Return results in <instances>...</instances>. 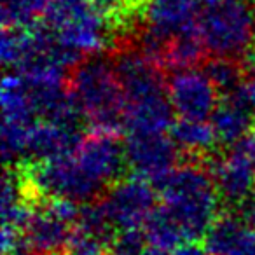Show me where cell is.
I'll return each instance as SVG.
<instances>
[{
	"label": "cell",
	"instance_id": "8fae6325",
	"mask_svg": "<svg viewBox=\"0 0 255 255\" xmlns=\"http://www.w3.org/2000/svg\"><path fill=\"white\" fill-rule=\"evenodd\" d=\"M203 166L212 175L219 196L229 205H241L254 194L255 164L240 147L234 145L227 156L219 159L210 157V163Z\"/></svg>",
	"mask_w": 255,
	"mask_h": 255
},
{
	"label": "cell",
	"instance_id": "ba28073f",
	"mask_svg": "<svg viewBox=\"0 0 255 255\" xmlns=\"http://www.w3.org/2000/svg\"><path fill=\"white\" fill-rule=\"evenodd\" d=\"M219 89L206 77L205 72H175L168 81V96L175 116L180 119L205 121L213 116L219 107Z\"/></svg>",
	"mask_w": 255,
	"mask_h": 255
},
{
	"label": "cell",
	"instance_id": "d6a6232c",
	"mask_svg": "<svg viewBox=\"0 0 255 255\" xmlns=\"http://www.w3.org/2000/svg\"><path fill=\"white\" fill-rule=\"evenodd\" d=\"M142 255H168V250L159 248V247H154V245H149V247L142 252Z\"/></svg>",
	"mask_w": 255,
	"mask_h": 255
},
{
	"label": "cell",
	"instance_id": "ac0fdd59",
	"mask_svg": "<svg viewBox=\"0 0 255 255\" xmlns=\"http://www.w3.org/2000/svg\"><path fill=\"white\" fill-rule=\"evenodd\" d=\"M171 138L178 145V149L185 150L191 156H198L199 159L210 156V150L213 149L219 140L213 131L210 123L205 121H191L180 119L171 126Z\"/></svg>",
	"mask_w": 255,
	"mask_h": 255
},
{
	"label": "cell",
	"instance_id": "f1b7e54d",
	"mask_svg": "<svg viewBox=\"0 0 255 255\" xmlns=\"http://www.w3.org/2000/svg\"><path fill=\"white\" fill-rule=\"evenodd\" d=\"M173 255H212L205 245L198 241H184L173 250Z\"/></svg>",
	"mask_w": 255,
	"mask_h": 255
},
{
	"label": "cell",
	"instance_id": "8d00e7d4",
	"mask_svg": "<svg viewBox=\"0 0 255 255\" xmlns=\"http://www.w3.org/2000/svg\"><path fill=\"white\" fill-rule=\"evenodd\" d=\"M18 255H40V254H35V252H32V250H25V252H21V254H18Z\"/></svg>",
	"mask_w": 255,
	"mask_h": 255
},
{
	"label": "cell",
	"instance_id": "7402d4cb",
	"mask_svg": "<svg viewBox=\"0 0 255 255\" xmlns=\"http://www.w3.org/2000/svg\"><path fill=\"white\" fill-rule=\"evenodd\" d=\"M35 124L2 123V157L7 166H14L16 161L28 157V145Z\"/></svg>",
	"mask_w": 255,
	"mask_h": 255
},
{
	"label": "cell",
	"instance_id": "74e56055",
	"mask_svg": "<svg viewBox=\"0 0 255 255\" xmlns=\"http://www.w3.org/2000/svg\"><path fill=\"white\" fill-rule=\"evenodd\" d=\"M129 2H131V4H145L147 0H129Z\"/></svg>",
	"mask_w": 255,
	"mask_h": 255
},
{
	"label": "cell",
	"instance_id": "52a82bcc",
	"mask_svg": "<svg viewBox=\"0 0 255 255\" xmlns=\"http://www.w3.org/2000/svg\"><path fill=\"white\" fill-rule=\"evenodd\" d=\"M112 63L123 88L126 105L168 95V82H164L163 68L136 47L119 49Z\"/></svg>",
	"mask_w": 255,
	"mask_h": 255
},
{
	"label": "cell",
	"instance_id": "4fadbf2b",
	"mask_svg": "<svg viewBox=\"0 0 255 255\" xmlns=\"http://www.w3.org/2000/svg\"><path fill=\"white\" fill-rule=\"evenodd\" d=\"M252 109L254 105H252L245 84L227 93L224 103H220L213 116L210 117V124L215 131L219 143L236 145L254 129Z\"/></svg>",
	"mask_w": 255,
	"mask_h": 255
},
{
	"label": "cell",
	"instance_id": "44dd1931",
	"mask_svg": "<svg viewBox=\"0 0 255 255\" xmlns=\"http://www.w3.org/2000/svg\"><path fill=\"white\" fill-rule=\"evenodd\" d=\"M47 0H2L0 19L4 28H30L44 14Z\"/></svg>",
	"mask_w": 255,
	"mask_h": 255
},
{
	"label": "cell",
	"instance_id": "7c38bea8",
	"mask_svg": "<svg viewBox=\"0 0 255 255\" xmlns=\"http://www.w3.org/2000/svg\"><path fill=\"white\" fill-rule=\"evenodd\" d=\"M54 32L65 47L82 54L84 58L86 54H100L109 44V16L98 4H95Z\"/></svg>",
	"mask_w": 255,
	"mask_h": 255
},
{
	"label": "cell",
	"instance_id": "9c48e42d",
	"mask_svg": "<svg viewBox=\"0 0 255 255\" xmlns=\"http://www.w3.org/2000/svg\"><path fill=\"white\" fill-rule=\"evenodd\" d=\"M201 0H147L142 4L143 28L170 42L171 39L199 32Z\"/></svg>",
	"mask_w": 255,
	"mask_h": 255
},
{
	"label": "cell",
	"instance_id": "277c9868",
	"mask_svg": "<svg viewBox=\"0 0 255 255\" xmlns=\"http://www.w3.org/2000/svg\"><path fill=\"white\" fill-rule=\"evenodd\" d=\"M33 191L46 198H65L75 203H91L103 185L93 180L72 156L35 163L26 170Z\"/></svg>",
	"mask_w": 255,
	"mask_h": 255
},
{
	"label": "cell",
	"instance_id": "4dcf8cb0",
	"mask_svg": "<svg viewBox=\"0 0 255 255\" xmlns=\"http://www.w3.org/2000/svg\"><path fill=\"white\" fill-rule=\"evenodd\" d=\"M236 147H240V149L245 152V156L255 164V126L240 143H236Z\"/></svg>",
	"mask_w": 255,
	"mask_h": 255
},
{
	"label": "cell",
	"instance_id": "d4e9b609",
	"mask_svg": "<svg viewBox=\"0 0 255 255\" xmlns=\"http://www.w3.org/2000/svg\"><path fill=\"white\" fill-rule=\"evenodd\" d=\"M30 51L28 28H4L0 40V56L5 68H18Z\"/></svg>",
	"mask_w": 255,
	"mask_h": 255
},
{
	"label": "cell",
	"instance_id": "cb8c5ba5",
	"mask_svg": "<svg viewBox=\"0 0 255 255\" xmlns=\"http://www.w3.org/2000/svg\"><path fill=\"white\" fill-rule=\"evenodd\" d=\"M95 4L96 0H47L44 23L53 30H60Z\"/></svg>",
	"mask_w": 255,
	"mask_h": 255
},
{
	"label": "cell",
	"instance_id": "3957f363",
	"mask_svg": "<svg viewBox=\"0 0 255 255\" xmlns=\"http://www.w3.org/2000/svg\"><path fill=\"white\" fill-rule=\"evenodd\" d=\"M199 37L213 56L240 58L255 40V12L245 0H224L210 5L199 19Z\"/></svg>",
	"mask_w": 255,
	"mask_h": 255
},
{
	"label": "cell",
	"instance_id": "6da1fadb",
	"mask_svg": "<svg viewBox=\"0 0 255 255\" xmlns=\"http://www.w3.org/2000/svg\"><path fill=\"white\" fill-rule=\"evenodd\" d=\"M68 89L93 135L119 136L126 128V98L114 63L100 54L84 58L72 70Z\"/></svg>",
	"mask_w": 255,
	"mask_h": 255
},
{
	"label": "cell",
	"instance_id": "8992f818",
	"mask_svg": "<svg viewBox=\"0 0 255 255\" xmlns=\"http://www.w3.org/2000/svg\"><path fill=\"white\" fill-rule=\"evenodd\" d=\"M114 229H140L154 212L156 192L140 177L119 180L100 199Z\"/></svg>",
	"mask_w": 255,
	"mask_h": 255
},
{
	"label": "cell",
	"instance_id": "30bf717a",
	"mask_svg": "<svg viewBox=\"0 0 255 255\" xmlns=\"http://www.w3.org/2000/svg\"><path fill=\"white\" fill-rule=\"evenodd\" d=\"M74 157L82 170L103 187L116 182L128 164L126 149L121 145L119 136L93 135V133L84 136L81 145L74 152Z\"/></svg>",
	"mask_w": 255,
	"mask_h": 255
},
{
	"label": "cell",
	"instance_id": "1f68e13d",
	"mask_svg": "<svg viewBox=\"0 0 255 255\" xmlns=\"http://www.w3.org/2000/svg\"><path fill=\"white\" fill-rule=\"evenodd\" d=\"M241 219L255 229V194H252L245 203H241Z\"/></svg>",
	"mask_w": 255,
	"mask_h": 255
},
{
	"label": "cell",
	"instance_id": "83f0119b",
	"mask_svg": "<svg viewBox=\"0 0 255 255\" xmlns=\"http://www.w3.org/2000/svg\"><path fill=\"white\" fill-rule=\"evenodd\" d=\"M44 208L54 215L56 219L70 224H75L79 219V213H81V206L77 205L72 199H65V198H47V203L44 205Z\"/></svg>",
	"mask_w": 255,
	"mask_h": 255
},
{
	"label": "cell",
	"instance_id": "7a4b0ae2",
	"mask_svg": "<svg viewBox=\"0 0 255 255\" xmlns=\"http://www.w3.org/2000/svg\"><path fill=\"white\" fill-rule=\"evenodd\" d=\"M163 208L177 222L184 241L205 238L219 212V192L210 171L201 163L175 168L159 185Z\"/></svg>",
	"mask_w": 255,
	"mask_h": 255
},
{
	"label": "cell",
	"instance_id": "e575fe53",
	"mask_svg": "<svg viewBox=\"0 0 255 255\" xmlns=\"http://www.w3.org/2000/svg\"><path fill=\"white\" fill-rule=\"evenodd\" d=\"M248 61H250V68H252V72H254V75H255V47L250 51V53H248Z\"/></svg>",
	"mask_w": 255,
	"mask_h": 255
},
{
	"label": "cell",
	"instance_id": "4316f807",
	"mask_svg": "<svg viewBox=\"0 0 255 255\" xmlns=\"http://www.w3.org/2000/svg\"><path fill=\"white\" fill-rule=\"evenodd\" d=\"M67 250L70 255H107L109 243L95 234L74 229Z\"/></svg>",
	"mask_w": 255,
	"mask_h": 255
},
{
	"label": "cell",
	"instance_id": "d590c367",
	"mask_svg": "<svg viewBox=\"0 0 255 255\" xmlns=\"http://www.w3.org/2000/svg\"><path fill=\"white\" fill-rule=\"evenodd\" d=\"M201 2H205L206 5H217V4H220V2H224V0H201Z\"/></svg>",
	"mask_w": 255,
	"mask_h": 255
},
{
	"label": "cell",
	"instance_id": "ab89813d",
	"mask_svg": "<svg viewBox=\"0 0 255 255\" xmlns=\"http://www.w3.org/2000/svg\"><path fill=\"white\" fill-rule=\"evenodd\" d=\"M68 255H70V254H68Z\"/></svg>",
	"mask_w": 255,
	"mask_h": 255
},
{
	"label": "cell",
	"instance_id": "603a6c76",
	"mask_svg": "<svg viewBox=\"0 0 255 255\" xmlns=\"http://www.w3.org/2000/svg\"><path fill=\"white\" fill-rule=\"evenodd\" d=\"M203 72L213 82V86L226 95L241 86L243 79V67L238 63L236 58L213 56L203 65Z\"/></svg>",
	"mask_w": 255,
	"mask_h": 255
},
{
	"label": "cell",
	"instance_id": "5bb4252c",
	"mask_svg": "<svg viewBox=\"0 0 255 255\" xmlns=\"http://www.w3.org/2000/svg\"><path fill=\"white\" fill-rule=\"evenodd\" d=\"M84 140L81 128L63 126V124L42 121L35 123L28 145V157L35 163L67 157L77 150Z\"/></svg>",
	"mask_w": 255,
	"mask_h": 255
},
{
	"label": "cell",
	"instance_id": "ffe728a7",
	"mask_svg": "<svg viewBox=\"0 0 255 255\" xmlns=\"http://www.w3.org/2000/svg\"><path fill=\"white\" fill-rule=\"evenodd\" d=\"M145 234L149 245L164 248V250H175L184 241L177 222L170 217V213L159 206L156 208L145 222Z\"/></svg>",
	"mask_w": 255,
	"mask_h": 255
},
{
	"label": "cell",
	"instance_id": "2e32d148",
	"mask_svg": "<svg viewBox=\"0 0 255 255\" xmlns=\"http://www.w3.org/2000/svg\"><path fill=\"white\" fill-rule=\"evenodd\" d=\"M25 238L30 250L40 255H58L67 250L72 231L63 220L51 215L46 208L37 210L25 227Z\"/></svg>",
	"mask_w": 255,
	"mask_h": 255
},
{
	"label": "cell",
	"instance_id": "f35d334b",
	"mask_svg": "<svg viewBox=\"0 0 255 255\" xmlns=\"http://www.w3.org/2000/svg\"><path fill=\"white\" fill-rule=\"evenodd\" d=\"M254 255H255V248H254Z\"/></svg>",
	"mask_w": 255,
	"mask_h": 255
},
{
	"label": "cell",
	"instance_id": "9a60e30c",
	"mask_svg": "<svg viewBox=\"0 0 255 255\" xmlns=\"http://www.w3.org/2000/svg\"><path fill=\"white\" fill-rule=\"evenodd\" d=\"M205 247L212 255H254L255 233L241 217L226 213L206 231Z\"/></svg>",
	"mask_w": 255,
	"mask_h": 255
},
{
	"label": "cell",
	"instance_id": "484cf974",
	"mask_svg": "<svg viewBox=\"0 0 255 255\" xmlns=\"http://www.w3.org/2000/svg\"><path fill=\"white\" fill-rule=\"evenodd\" d=\"M145 231L140 229H121L114 234L109 243L107 255H142L149 247Z\"/></svg>",
	"mask_w": 255,
	"mask_h": 255
},
{
	"label": "cell",
	"instance_id": "f546056e",
	"mask_svg": "<svg viewBox=\"0 0 255 255\" xmlns=\"http://www.w3.org/2000/svg\"><path fill=\"white\" fill-rule=\"evenodd\" d=\"M126 2H129V0H96V4L102 7V11L105 12L109 18H112L117 12L123 11Z\"/></svg>",
	"mask_w": 255,
	"mask_h": 255
},
{
	"label": "cell",
	"instance_id": "d6986e66",
	"mask_svg": "<svg viewBox=\"0 0 255 255\" xmlns=\"http://www.w3.org/2000/svg\"><path fill=\"white\" fill-rule=\"evenodd\" d=\"M205 53L206 47L199 37V32L175 37L164 47L159 67L163 70L173 72V74L182 70H191L196 65L201 63Z\"/></svg>",
	"mask_w": 255,
	"mask_h": 255
},
{
	"label": "cell",
	"instance_id": "836d02e7",
	"mask_svg": "<svg viewBox=\"0 0 255 255\" xmlns=\"http://www.w3.org/2000/svg\"><path fill=\"white\" fill-rule=\"evenodd\" d=\"M245 88H247V93H248V96H250L252 105L255 107V75L247 82V84H245Z\"/></svg>",
	"mask_w": 255,
	"mask_h": 255
},
{
	"label": "cell",
	"instance_id": "e0dca14e",
	"mask_svg": "<svg viewBox=\"0 0 255 255\" xmlns=\"http://www.w3.org/2000/svg\"><path fill=\"white\" fill-rule=\"evenodd\" d=\"M37 117L25 79L18 72H9L2 79V119L4 123L35 124Z\"/></svg>",
	"mask_w": 255,
	"mask_h": 255
},
{
	"label": "cell",
	"instance_id": "5b68a950",
	"mask_svg": "<svg viewBox=\"0 0 255 255\" xmlns=\"http://www.w3.org/2000/svg\"><path fill=\"white\" fill-rule=\"evenodd\" d=\"M126 161L135 177L159 185L177 168L178 145L164 133H128Z\"/></svg>",
	"mask_w": 255,
	"mask_h": 255
}]
</instances>
